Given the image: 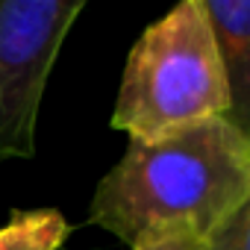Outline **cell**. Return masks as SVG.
I'll return each instance as SVG.
<instances>
[{"label": "cell", "mask_w": 250, "mask_h": 250, "mask_svg": "<svg viewBox=\"0 0 250 250\" xmlns=\"http://www.w3.org/2000/svg\"><path fill=\"white\" fill-rule=\"evenodd\" d=\"M203 238L188 229V227H171V229H159L142 241H136L130 250H200Z\"/></svg>", "instance_id": "52a82bcc"}, {"label": "cell", "mask_w": 250, "mask_h": 250, "mask_svg": "<svg viewBox=\"0 0 250 250\" xmlns=\"http://www.w3.org/2000/svg\"><path fill=\"white\" fill-rule=\"evenodd\" d=\"M200 250H250V206L238 209L227 224L206 235Z\"/></svg>", "instance_id": "8992f818"}, {"label": "cell", "mask_w": 250, "mask_h": 250, "mask_svg": "<svg viewBox=\"0 0 250 250\" xmlns=\"http://www.w3.org/2000/svg\"><path fill=\"white\" fill-rule=\"evenodd\" d=\"M250 206V139L229 118H215L159 142H130L97 183L88 224L118 241L188 227L212 235Z\"/></svg>", "instance_id": "6da1fadb"}, {"label": "cell", "mask_w": 250, "mask_h": 250, "mask_svg": "<svg viewBox=\"0 0 250 250\" xmlns=\"http://www.w3.org/2000/svg\"><path fill=\"white\" fill-rule=\"evenodd\" d=\"M203 12L221 56V68L232 97V121L247 133L250 88V3L247 0H203Z\"/></svg>", "instance_id": "277c9868"}, {"label": "cell", "mask_w": 250, "mask_h": 250, "mask_svg": "<svg viewBox=\"0 0 250 250\" xmlns=\"http://www.w3.org/2000/svg\"><path fill=\"white\" fill-rule=\"evenodd\" d=\"M85 0H0V165L36 153L56 56Z\"/></svg>", "instance_id": "3957f363"}, {"label": "cell", "mask_w": 250, "mask_h": 250, "mask_svg": "<svg viewBox=\"0 0 250 250\" xmlns=\"http://www.w3.org/2000/svg\"><path fill=\"white\" fill-rule=\"evenodd\" d=\"M215 118L232 121L229 85L203 0H183L133 44L112 127L130 142H159Z\"/></svg>", "instance_id": "7a4b0ae2"}, {"label": "cell", "mask_w": 250, "mask_h": 250, "mask_svg": "<svg viewBox=\"0 0 250 250\" xmlns=\"http://www.w3.org/2000/svg\"><path fill=\"white\" fill-rule=\"evenodd\" d=\"M71 235V224L59 209L18 212L0 227V250H59Z\"/></svg>", "instance_id": "5b68a950"}]
</instances>
